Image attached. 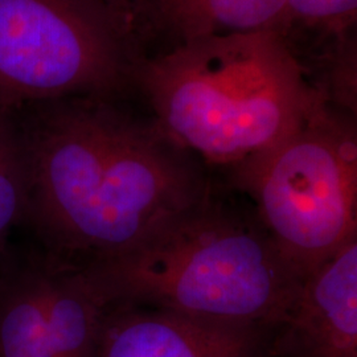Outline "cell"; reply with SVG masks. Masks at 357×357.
Wrapping results in <instances>:
<instances>
[{
	"label": "cell",
	"mask_w": 357,
	"mask_h": 357,
	"mask_svg": "<svg viewBox=\"0 0 357 357\" xmlns=\"http://www.w3.org/2000/svg\"><path fill=\"white\" fill-rule=\"evenodd\" d=\"M13 113L26 167L22 227L72 265L126 252L215 184L153 115L119 98L68 97Z\"/></svg>",
	"instance_id": "cell-1"
},
{
	"label": "cell",
	"mask_w": 357,
	"mask_h": 357,
	"mask_svg": "<svg viewBox=\"0 0 357 357\" xmlns=\"http://www.w3.org/2000/svg\"><path fill=\"white\" fill-rule=\"evenodd\" d=\"M78 268L105 306L273 328L305 280L250 203L216 184L126 252Z\"/></svg>",
	"instance_id": "cell-2"
},
{
	"label": "cell",
	"mask_w": 357,
	"mask_h": 357,
	"mask_svg": "<svg viewBox=\"0 0 357 357\" xmlns=\"http://www.w3.org/2000/svg\"><path fill=\"white\" fill-rule=\"evenodd\" d=\"M150 114L206 167L229 171L286 139L321 103L278 32L192 38L132 73Z\"/></svg>",
	"instance_id": "cell-3"
},
{
	"label": "cell",
	"mask_w": 357,
	"mask_h": 357,
	"mask_svg": "<svg viewBox=\"0 0 357 357\" xmlns=\"http://www.w3.org/2000/svg\"><path fill=\"white\" fill-rule=\"evenodd\" d=\"M228 174L229 188L303 277L357 238L356 114L321 103L291 135Z\"/></svg>",
	"instance_id": "cell-4"
},
{
	"label": "cell",
	"mask_w": 357,
	"mask_h": 357,
	"mask_svg": "<svg viewBox=\"0 0 357 357\" xmlns=\"http://www.w3.org/2000/svg\"><path fill=\"white\" fill-rule=\"evenodd\" d=\"M132 31L98 0H0V110L119 98L139 60Z\"/></svg>",
	"instance_id": "cell-5"
},
{
	"label": "cell",
	"mask_w": 357,
	"mask_h": 357,
	"mask_svg": "<svg viewBox=\"0 0 357 357\" xmlns=\"http://www.w3.org/2000/svg\"><path fill=\"white\" fill-rule=\"evenodd\" d=\"M271 333L266 326L112 305L103 314L98 357H270Z\"/></svg>",
	"instance_id": "cell-6"
},
{
	"label": "cell",
	"mask_w": 357,
	"mask_h": 357,
	"mask_svg": "<svg viewBox=\"0 0 357 357\" xmlns=\"http://www.w3.org/2000/svg\"><path fill=\"white\" fill-rule=\"evenodd\" d=\"M270 357H357V238L305 277L273 328Z\"/></svg>",
	"instance_id": "cell-7"
},
{
	"label": "cell",
	"mask_w": 357,
	"mask_h": 357,
	"mask_svg": "<svg viewBox=\"0 0 357 357\" xmlns=\"http://www.w3.org/2000/svg\"><path fill=\"white\" fill-rule=\"evenodd\" d=\"M287 0H135L131 20H144L172 47L192 38L280 32Z\"/></svg>",
	"instance_id": "cell-8"
},
{
	"label": "cell",
	"mask_w": 357,
	"mask_h": 357,
	"mask_svg": "<svg viewBox=\"0 0 357 357\" xmlns=\"http://www.w3.org/2000/svg\"><path fill=\"white\" fill-rule=\"evenodd\" d=\"M43 252L10 246L0 262V357H57L47 330Z\"/></svg>",
	"instance_id": "cell-9"
},
{
	"label": "cell",
	"mask_w": 357,
	"mask_h": 357,
	"mask_svg": "<svg viewBox=\"0 0 357 357\" xmlns=\"http://www.w3.org/2000/svg\"><path fill=\"white\" fill-rule=\"evenodd\" d=\"M26 183L24 155L15 113L0 110V262L11 234L23 225Z\"/></svg>",
	"instance_id": "cell-10"
},
{
	"label": "cell",
	"mask_w": 357,
	"mask_h": 357,
	"mask_svg": "<svg viewBox=\"0 0 357 357\" xmlns=\"http://www.w3.org/2000/svg\"><path fill=\"white\" fill-rule=\"evenodd\" d=\"M356 19L357 0H287L278 33L287 38L307 29L343 43Z\"/></svg>",
	"instance_id": "cell-11"
},
{
	"label": "cell",
	"mask_w": 357,
	"mask_h": 357,
	"mask_svg": "<svg viewBox=\"0 0 357 357\" xmlns=\"http://www.w3.org/2000/svg\"><path fill=\"white\" fill-rule=\"evenodd\" d=\"M102 4H105L107 8H110L115 13L121 15L122 17H125L128 20L132 26V20H131V13H132V7L135 0H98Z\"/></svg>",
	"instance_id": "cell-12"
}]
</instances>
